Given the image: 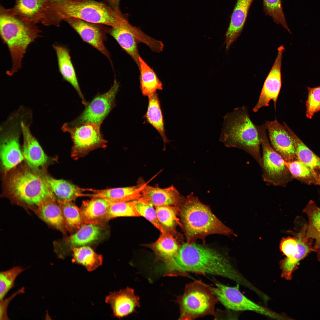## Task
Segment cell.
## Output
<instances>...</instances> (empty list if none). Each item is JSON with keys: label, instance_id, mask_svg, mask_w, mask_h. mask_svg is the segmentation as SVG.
<instances>
[{"label": "cell", "instance_id": "1", "mask_svg": "<svg viewBox=\"0 0 320 320\" xmlns=\"http://www.w3.org/2000/svg\"><path fill=\"white\" fill-rule=\"evenodd\" d=\"M164 266L166 276H185L192 273L221 276L244 286L248 283L226 256L214 249L194 242L183 244Z\"/></svg>", "mask_w": 320, "mask_h": 320}, {"label": "cell", "instance_id": "2", "mask_svg": "<svg viewBox=\"0 0 320 320\" xmlns=\"http://www.w3.org/2000/svg\"><path fill=\"white\" fill-rule=\"evenodd\" d=\"M5 173L3 195L12 204L32 210L44 202L57 200L42 176L27 165L16 167Z\"/></svg>", "mask_w": 320, "mask_h": 320}, {"label": "cell", "instance_id": "3", "mask_svg": "<svg viewBox=\"0 0 320 320\" xmlns=\"http://www.w3.org/2000/svg\"><path fill=\"white\" fill-rule=\"evenodd\" d=\"M40 32L36 23L24 19L13 8L7 9L1 6L0 35L8 48L12 62L11 68L6 72L7 75L12 76L21 68L28 47Z\"/></svg>", "mask_w": 320, "mask_h": 320}, {"label": "cell", "instance_id": "4", "mask_svg": "<svg viewBox=\"0 0 320 320\" xmlns=\"http://www.w3.org/2000/svg\"><path fill=\"white\" fill-rule=\"evenodd\" d=\"M180 206V217L187 243H194L197 239L209 235H234L213 213L209 207L193 196V192Z\"/></svg>", "mask_w": 320, "mask_h": 320}, {"label": "cell", "instance_id": "5", "mask_svg": "<svg viewBox=\"0 0 320 320\" xmlns=\"http://www.w3.org/2000/svg\"><path fill=\"white\" fill-rule=\"evenodd\" d=\"M52 8L59 21L69 18L126 29L129 22L121 11L94 0H63L53 2Z\"/></svg>", "mask_w": 320, "mask_h": 320}, {"label": "cell", "instance_id": "6", "mask_svg": "<svg viewBox=\"0 0 320 320\" xmlns=\"http://www.w3.org/2000/svg\"><path fill=\"white\" fill-rule=\"evenodd\" d=\"M219 140L227 147L243 150L259 164L260 142L256 125L251 120L244 105L235 108L224 117Z\"/></svg>", "mask_w": 320, "mask_h": 320}, {"label": "cell", "instance_id": "7", "mask_svg": "<svg viewBox=\"0 0 320 320\" xmlns=\"http://www.w3.org/2000/svg\"><path fill=\"white\" fill-rule=\"evenodd\" d=\"M211 286L199 280L185 285L183 294L175 300L180 309L179 319L191 320L205 316H216L215 307L219 301Z\"/></svg>", "mask_w": 320, "mask_h": 320}, {"label": "cell", "instance_id": "8", "mask_svg": "<svg viewBox=\"0 0 320 320\" xmlns=\"http://www.w3.org/2000/svg\"><path fill=\"white\" fill-rule=\"evenodd\" d=\"M256 126L262 148L259 165L263 180L268 184L285 187L292 178L285 161L270 145L264 123Z\"/></svg>", "mask_w": 320, "mask_h": 320}, {"label": "cell", "instance_id": "9", "mask_svg": "<svg viewBox=\"0 0 320 320\" xmlns=\"http://www.w3.org/2000/svg\"><path fill=\"white\" fill-rule=\"evenodd\" d=\"M101 125L88 122L76 126L65 123L62 129L70 135L73 142L71 156L77 160L83 157L96 149L105 148L107 141L100 131Z\"/></svg>", "mask_w": 320, "mask_h": 320}, {"label": "cell", "instance_id": "10", "mask_svg": "<svg viewBox=\"0 0 320 320\" xmlns=\"http://www.w3.org/2000/svg\"><path fill=\"white\" fill-rule=\"evenodd\" d=\"M214 282L215 287L211 286V288L226 308L235 311H251L275 319H284L285 317L247 298L239 290V285L231 287L215 281Z\"/></svg>", "mask_w": 320, "mask_h": 320}, {"label": "cell", "instance_id": "11", "mask_svg": "<svg viewBox=\"0 0 320 320\" xmlns=\"http://www.w3.org/2000/svg\"><path fill=\"white\" fill-rule=\"evenodd\" d=\"M108 233L104 223L84 224L70 236L54 241V251L59 258L63 259L74 248L99 242L106 237Z\"/></svg>", "mask_w": 320, "mask_h": 320}, {"label": "cell", "instance_id": "12", "mask_svg": "<svg viewBox=\"0 0 320 320\" xmlns=\"http://www.w3.org/2000/svg\"><path fill=\"white\" fill-rule=\"evenodd\" d=\"M119 87V83L115 80L108 91L96 95L85 105V108L81 114L68 124L74 126L92 122L101 125L115 106V97Z\"/></svg>", "mask_w": 320, "mask_h": 320}, {"label": "cell", "instance_id": "13", "mask_svg": "<svg viewBox=\"0 0 320 320\" xmlns=\"http://www.w3.org/2000/svg\"><path fill=\"white\" fill-rule=\"evenodd\" d=\"M284 50L283 45L278 48L276 59L264 83L258 101L253 108L255 112H257L263 107L268 106L271 100L273 101L276 110V101L281 86V68Z\"/></svg>", "mask_w": 320, "mask_h": 320}, {"label": "cell", "instance_id": "14", "mask_svg": "<svg viewBox=\"0 0 320 320\" xmlns=\"http://www.w3.org/2000/svg\"><path fill=\"white\" fill-rule=\"evenodd\" d=\"M49 0H16L13 9L25 19L35 23L55 25L56 20Z\"/></svg>", "mask_w": 320, "mask_h": 320}, {"label": "cell", "instance_id": "15", "mask_svg": "<svg viewBox=\"0 0 320 320\" xmlns=\"http://www.w3.org/2000/svg\"><path fill=\"white\" fill-rule=\"evenodd\" d=\"M279 247L281 251L286 256L280 262L281 276L289 279L297 265L307 255L310 249L303 240L301 235L296 239L290 237L283 238Z\"/></svg>", "mask_w": 320, "mask_h": 320}, {"label": "cell", "instance_id": "16", "mask_svg": "<svg viewBox=\"0 0 320 320\" xmlns=\"http://www.w3.org/2000/svg\"><path fill=\"white\" fill-rule=\"evenodd\" d=\"M264 124L274 150L286 162L298 160L293 141L285 126L276 119Z\"/></svg>", "mask_w": 320, "mask_h": 320}, {"label": "cell", "instance_id": "17", "mask_svg": "<svg viewBox=\"0 0 320 320\" xmlns=\"http://www.w3.org/2000/svg\"><path fill=\"white\" fill-rule=\"evenodd\" d=\"M20 126L23 140V154L27 165L33 171L41 174V170L47 164L48 157L32 135L28 126L23 121Z\"/></svg>", "mask_w": 320, "mask_h": 320}, {"label": "cell", "instance_id": "18", "mask_svg": "<svg viewBox=\"0 0 320 320\" xmlns=\"http://www.w3.org/2000/svg\"><path fill=\"white\" fill-rule=\"evenodd\" d=\"M105 301L110 305L113 316L119 319L137 312L136 308L140 307L139 297L135 294L133 289L129 287L111 293Z\"/></svg>", "mask_w": 320, "mask_h": 320}, {"label": "cell", "instance_id": "19", "mask_svg": "<svg viewBox=\"0 0 320 320\" xmlns=\"http://www.w3.org/2000/svg\"><path fill=\"white\" fill-rule=\"evenodd\" d=\"M77 32L82 39L110 60V56L104 43L103 31L95 24L75 18L65 20Z\"/></svg>", "mask_w": 320, "mask_h": 320}, {"label": "cell", "instance_id": "20", "mask_svg": "<svg viewBox=\"0 0 320 320\" xmlns=\"http://www.w3.org/2000/svg\"><path fill=\"white\" fill-rule=\"evenodd\" d=\"M140 198L155 207L180 206L185 199L180 195L173 185L162 188L159 187L157 185L155 186L146 185L142 191Z\"/></svg>", "mask_w": 320, "mask_h": 320}, {"label": "cell", "instance_id": "21", "mask_svg": "<svg viewBox=\"0 0 320 320\" xmlns=\"http://www.w3.org/2000/svg\"><path fill=\"white\" fill-rule=\"evenodd\" d=\"M155 177L147 182L140 179L137 185L133 186L101 190L89 188V191L92 193H86V197L103 198L116 202L137 200L141 197L142 191L145 187Z\"/></svg>", "mask_w": 320, "mask_h": 320}, {"label": "cell", "instance_id": "22", "mask_svg": "<svg viewBox=\"0 0 320 320\" xmlns=\"http://www.w3.org/2000/svg\"><path fill=\"white\" fill-rule=\"evenodd\" d=\"M254 0H237L225 34L227 51L242 31L250 7Z\"/></svg>", "mask_w": 320, "mask_h": 320}, {"label": "cell", "instance_id": "23", "mask_svg": "<svg viewBox=\"0 0 320 320\" xmlns=\"http://www.w3.org/2000/svg\"><path fill=\"white\" fill-rule=\"evenodd\" d=\"M0 156L5 173L16 167L23 160L17 134L9 133L3 137L1 142Z\"/></svg>", "mask_w": 320, "mask_h": 320}, {"label": "cell", "instance_id": "24", "mask_svg": "<svg viewBox=\"0 0 320 320\" xmlns=\"http://www.w3.org/2000/svg\"><path fill=\"white\" fill-rule=\"evenodd\" d=\"M31 210L48 225L66 235L64 217L57 200L44 202Z\"/></svg>", "mask_w": 320, "mask_h": 320}, {"label": "cell", "instance_id": "25", "mask_svg": "<svg viewBox=\"0 0 320 320\" xmlns=\"http://www.w3.org/2000/svg\"><path fill=\"white\" fill-rule=\"evenodd\" d=\"M56 54L59 71L64 79L70 83L77 91L82 103L86 105L88 103L79 86L75 71L71 62L68 50L62 46L53 45Z\"/></svg>", "mask_w": 320, "mask_h": 320}, {"label": "cell", "instance_id": "26", "mask_svg": "<svg viewBox=\"0 0 320 320\" xmlns=\"http://www.w3.org/2000/svg\"><path fill=\"white\" fill-rule=\"evenodd\" d=\"M42 176L47 181L57 201H71L80 197H84V192L88 188H81L68 181L56 179L44 173Z\"/></svg>", "mask_w": 320, "mask_h": 320}, {"label": "cell", "instance_id": "27", "mask_svg": "<svg viewBox=\"0 0 320 320\" xmlns=\"http://www.w3.org/2000/svg\"><path fill=\"white\" fill-rule=\"evenodd\" d=\"M113 202L101 198L83 201L79 209L84 224L94 223L107 212Z\"/></svg>", "mask_w": 320, "mask_h": 320}, {"label": "cell", "instance_id": "28", "mask_svg": "<svg viewBox=\"0 0 320 320\" xmlns=\"http://www.w3.org/2000/svg\"><path fill=\"white\" fill-rule=\"evenodd\" d=\"M148 97L147 111L144 117L147 122L157 131L163 141L164 148L169 142L165 134L164 123L158 94L154 93Z\"/></svg>", "mask_w": 320, "mask_h": 320}, {"label": "cell", "instance_id": "29", "mask_svg": "<svg viewBox=\"0 0 320 320\" xmlns=\"http://www.w3.org/2000/svg\"><path fill=\"white\" fill-rule=\"evenodd\" d=\"M140 88L142 95L148 97L163 89L161 82L154 70L140 56L139 57Z\"/></svg>", "mask_w": 320, "mask_h": 320}, {"label": "cell", "instance_id": "30", "mask_svg": "<svg viewBox=\"0 0 320 320\" xmlns=\"http://www.w3.org/2000/svg\"><path fill=\"white\" fill-rule=\"evenodd\" d=\"M72 254V262L83 266L89 272L95 270L103 263L102 255L88 245L74 248Z\"/></svg>", "mask_w": 320, "mask_h": 320}, {"label": "cell", "instance_id": "31", "mask_svg": "<svg viewBox=\"0 0 320 320\" xmlns=\"http://www.w3.org/2000/svg\"><path fill=\"white\" fill-rule=\"evenodd\" d=\"M108 31L120 46L132 58L139 67V55L137 40L129 31L125 29L111 27Z\"/></svg>", "mask_w": 320, "mask_h": 320}, {"label": "cell", "instance_id": "32", "mask_svg": "<svg viewBox=\"0 0 320 320\" xmlns=\"http://www.w3.org/2000/svg\"><path fill=\"white\" fill-rule=\"evenodd\" d=\"M152 247L158 259L164 265L175 255L180 247L173 236L167 231L161 233Z\"/></svg>", "mask_w": 320, "mask_h": 320}, {"label": "cell", "instance_id": "33", "mask_svg": "<svg viewBox=\"0 0 320 320\" xmlns=\"http://www.w3.org/2000/svg\"><path fill=\"white\" fill-rule=\"evenodd\" d=\"M283 124L292 139L298 160L313 169L320 171V157L310 149L285 122Z\"/></svg>", "mask_w": 320, "mask_h": 320}, {"label": "cell", "instance_id": "34", "mask_svg": "<svg viewBox=\"0 0 320 320\" xmlns=\"http://www.w3.org/2000/svg\"><path fill=\"white\" fill-rule=\"evenodd\" d=\"M292 178L310 184L320 186V173L299 160L286 162Z\"/></svg>", "mask_w": 320, "mask_h": 320}, {"label": "cell", "instance_id": "35", "mask_svg": "<svg viewBox=\"0 0 320 320\" xmlns=\"http://www.w3.org/2000/svg\"><path fill=\"white\" fill-rule=\"evenodd\" d=\"M136 200L113 202L107 212L94 223H104L117 217L140 216L135 206Z\"/></svg>", "mask_w": 320, "mask_h": 320}, {"label": "cell", "instance_id": "36", "mask_svg": "<svg viewBox=\"0 0 320 320\" xmlns=\"http://www.w3.org/2000/svg\"><path fill=\"white\" fill-rule=\"evenodd\" d=\"M57 201L63 215L67 231L75 232L84 225L79 208L71 201Z\"/></svg>", "mask_w": 320, "mask_h": 320}, {"label": "cell", "instance_id": "37", "mask_svg": "<svg viewBox=\"0 0 320 320\" xmlns=\"http://www.w3.org/2000/svg\"><path fill=\"white\" fill-rule=\"evenodd\" d=\"M309 220L307 236L315 239L316 244L320 248V208L313 201L310 202L305 209Z\"/></svg>", "mask_w": 320, "mask_h": 320}, {"label": "cell", "instance_id": "38", "mask_svg": "<svg viewBox=\"0 0 320 320\" xmlns=\"http://www.w3.org/2000/svg\"><path fill=\"white\" fill-rule=\"evenodd\" d=\"M263 1V11L265 15L271 17L274 23L281 25L291 33L283 13L281 0Z\"/></svg>", "mask_w": 320, "mask_h": 320}, {"label": "cell", "instance_id": "39", "mask_svg": "<svg viewBox=\"0 0 320 320\" xmlns=\"http://www.w3.org/2000/svg\"><path fill=\"white\" fill-rule=\"evenodd\" d=\"M25 270L21 266H16L0 272V300L4 299L9 291L14 287L16 279Z\"/></svg>", "mask_w": 320, "mask_h": 320}, {"label": "cell", "instance_id": "40", "mask_svg": "<svg viewBox=\"0 0 320 320\" xmlns=\"http://www.w3.org/2000/svg\"><path fill=\"white\" fill-rule=\"evenodd\" d=\"M155 207L156 216L160 223L167 230H172L178 221L176 207L163 206Z\"/></svg>", "mask_w": 320, "mask_h": 320}, {"label": "cell", "instance_id": "41", "mask_svg": "<svg viewBox=\"0 0 320 320\" xmlns=\"http://www.w3.org/2000/svg\"><path fill=\"white\" fill-rule=\"evenodd\" d=\"M135 206L140 216L144 217L150 222L161 233L168 231L159 221L153 206L140 198L136 200Z\"/></svg>", "mask_w": 320, "mask_h": 320}, {"label": "cell", "instance_id": "42", "mask_svg": "<svg viewBox=\"0 0 320 320\" xmlns=\"http://www.w3.org/2000/svg\"><path fill=\"white\" fill-rule=\"evenodd\" d=\"M308 95L305 102L306 116L312 118L314 114L320 111V86L307 88Z\"/></svg>", "mask_w": 320, "mask_h": 320}, {"label": "cell", "instance_id": "43", "mask_svg": "<svg viewBox=\"0 0 320 320\" xmlns=\"http://www.w3.org/2000/svg\"><path fill=\"white\" fill-rule=\"evenodd\" d=\"M24 288L23 287L13 294L9 297L0 300V319H9L7 314V308L11 301L17 295L24 292Z\"/></svg>", "mask_w": 320, "mask_h": 320}, {"label": "cell", "instance_id": "44", "mask_svg": "<svg viewBox=\"0 0 320 320\" xmlns=\"http://www.w3.org/2000/svg\"><path fill=\"white\" fill-rule=\"evenodd\" d=\"M110 6L115 10L120 11L119 8L120 0H107Z\"/></svg>", "mask_w": 320, "mask_h": 320}, {"label": "cell", "instance_id": "45", "mask_svg": "<svg viewBox=\"0 0 320 320\" xmlns=\"http://www.w3.org/2000/svg\"><path fill=\"white\" fill-rule=\"evenodd\" d=\"M52 2H57L62 1L63 0H49Z\"/></svg>", "mask_w": 320, "mask_h": 320}]
</instances>
